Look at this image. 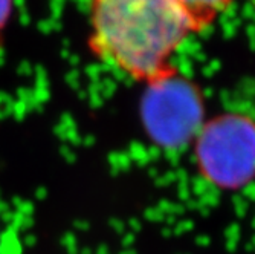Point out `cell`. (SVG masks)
Segmentation results:
<instances>
[{"label":"cell","mask_w":255,"mask_h":254,"mask_svg":"<svg viewBox=\"0 0 255 254\" xmlns=\"http://www.w3.org/2000/svg\"><path fill=\"white\" fill-rule=\"evenodd\" d=\"M89 29L92 55L145 86L179 74L177 52L199 34L179 0H89Z\"/></svg>","instance_id":"obj_1"},{"label":"cell","mask_w":255,"mask_h":254,"mask_svg":"<svg viewBox=\"0 0 255 254\" xmlns=\"http://www.w3.org/2000/svg\"><path fill=\"white\" fill-rule=\"evenodd\" d=\"M199 176L220 192H240L255 181V118L223 112L205 120L193 141Z\"/></svg>","instance_id":"obj_2"},{"label":"cell","mask_w":255,"mask_h":254,"mask_svg":"<svg viewBox=\"0 0 255 254\" xmlns=\"http://www.w3.org/2000/svg\"><path fill=\"white\" fill-rule=\"evenodd\" d=\"M145 87L141 115L150 140L167 150L193 144L205 121L199 87L180 74Z\"/></svg>","instance_id":"obj_3"},{"label":"cell","mask_w":255,"mask_h":254,"mask_svg":"<svg viewBox=\"0 0 255 254\" xmlns=\"http://www.w3.org/2000/svg\"><path fill=\"white\" fill-rule=\"evenodd\" d=\"M191 17L197 32H203L231 8L234 0H179Z\"/></svg>","instance_id":"obj_4"},{"label":"cell","mask_w":255,"mask_h":254,"mask_svg":"<svg viewBox=\"0 0 255 254\" xmlns=\"http://www.w3.org/2000/svg\"><path fill=\"white\" fill-rule=\"evenodd\" d=\"M14 9V0H0V43H2L3 32L11 20Z\"/></svg>","instance_id":"obj_5"},{"label":"cell","mask_w":255,"mask_h":254,"mask_svg":"<svg viewBox=\"0 0 255 254\" xmlns=\"http://www.w3.org/2000/svg\"><path fill=\"white\" fill-rule=\"evenodd\" d=\"M249 2H251V5L254 6V9H255V0H249Z\"/></svg>","instance_id":"obj_6"}]
</instances>
